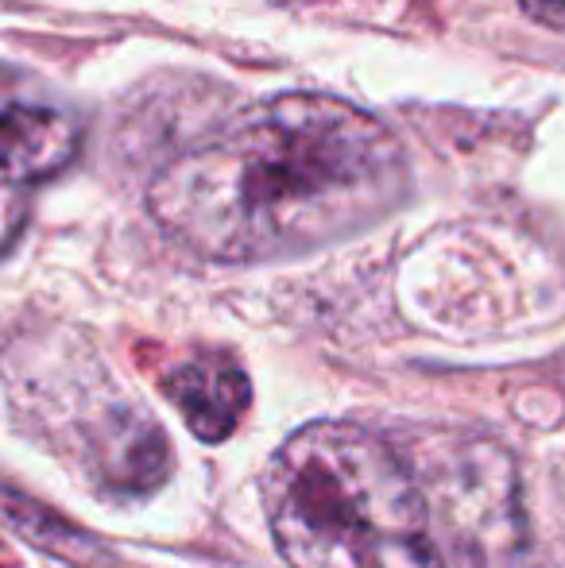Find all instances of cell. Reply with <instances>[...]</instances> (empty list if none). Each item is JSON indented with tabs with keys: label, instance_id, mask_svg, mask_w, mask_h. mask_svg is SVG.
<instances>
[{
	"label": "cell",
	"instance_id": "obj_1",
	"mask_svg": "<svg viewBox=\"0 0 565 568\" xmlns=\"http://www.w3.org/2000/svg\"><path fill=\"white\" fill-rule=\"evenodd\" d=\"M403 194L407 159L376 116L330 93H283L167 163L148 210L205 260L260 263L333 244Z\"/></svg>",
	"mask_w": 565,
	"mask_h": 568
},
{
	"label": "cell",
	"instance_id": "obj_2",
	"mask_svg": "<svg viewBox=\"0 0 565 568\" xmlns=\"http://www.w3.org/2000/svg\"><path fill=\"white\" fill-rule=\"evenodd\" d=\"M264 510L291 568H442L430 495L356 422L294 429L264 471Z\"/></svg>",
	"mask_w": 565,
	"mask_h": 568
},
{
	"label": "cell",
	"instance_id": "obj_3",
	"mask_svg": "<svg viewBox=\"0 0 565 568\" xmlns=\"http://www.w3.org/2000/svg\"><path fill=\"white\" fill-rule=\"evenodd\" d=\"M82 120L31 78L0 70V182L28 186L74 163Z\"/></svg>",
	"mask_w": 565,
	"mask_h": 568
},
{
	"label": "cell",
	"instance_id": "obj_4",
	"mask_svg": "<svg viewBox=\"0 0 565 568\" xmlns=\"http://www.w3.org/2000/svg\"><path fill=\"white\" fill-rule=\"evenodd\" d=\"M442 491L445 499H453L450 518L461 541H484L500 557L512 541H519L515 534V471L504 449L484 442L468 445Z\"/></svg>",
	"mask_w": 565,
	"mask_h": 568
},
{
	"label": "cell",
	"instance_id": "obj_5",
	"mask_svg": "<svg viewBox=\"0 0 565 568\" xmlns=\"http://www.w3.org/2000/svg\"><path fill=\"white\" fill-rule=\"evenodd\" d=\"M163 395L179 406L198 442L218 445L241 426L252 403V383L236 359L198 356L163 375Z\"/></svg>",
	"mask_w": 565,
	"mask_h": 568
},
{
	"label": "cell",
	"instance_id": "obj_6",
	"mask_svg": "<svg viewBox=\"0 0 565 568\" xmlns=\"http://www.w3.org/2000/svg\"><path fill=\"white\" fill-rule=\"evenodd\" d=\"M0 523L20 534L23 541H31L36 549L59 557V561H67V565H78V568L113 565V554H109L98 538H90L82 526L67 523V518L54 515L51 507H43V503L28 499L23 491L8 487L4 479H0Z\"/></svg>",
	"mask_w": 565,
	"mask_h": 568
},
{
	"label": "cell",
	"instance_id": "obj_7",
	"mask_svg": "<svg viewBox=\"0 0 565 568\" xmlns=\"http://www.w3.org/2000/svg\"><path fill=\"white\" fill-rule=\"evenodd\" d=\"M23 221H28V197H23V190L0 182V255L20 236Z\"/></svg>",
	"mask_w": 565,
	"mask_h": 568
},
{
	"label": "cell",
	"instance_id": "obj_8",
	"mask_svg": "<svg viewBox=\"0 0 565 568\" xmlns=\"http://www.w3.org/2000/svg\"><path fill=\"white\" fill-rule=\"evenodd\" d=\"M519 8L531 20L546 23L554 31H565V0H519Z\"/></svg>",
	"mask_w": 565,
	"mask_h": 568
}]
</instances>
